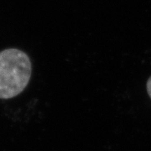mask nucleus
Listing matches in <instances>:
<instances>
[{
	"instance_id": "obj_1",
	"label": "nucleus",
	"mask_w": 151,
	"mask_h": 151,
	"mask_svg": "<svg viewBox=\"0 0 151 151\" xmlns=\"http://www.w3.org/2000/svg\"><path fill=\"white\" fill-rule=\"evenodd\" d=\"M32 64L25 52L16 48L0 52V99L16 97L31 78Z\"/></svg>"
},
{
	"instance_id": "obj_2",
	"label": "nucleus",
	"mask_w": 151,
	"mask_h": 151,
	"mask_svg": "<svg viewBox=\"0 0 151 151\" xmlns=\"http://www.w3.org/2000/svg\"><path fill=\"white\" fill-rule=\"evenodd\" d=\"M147 91L148 93L151 98V77L148 79V82H147Z\"/></svg>"
}]
</instances>
